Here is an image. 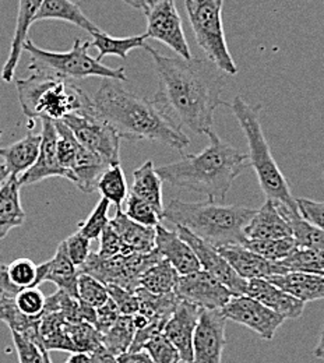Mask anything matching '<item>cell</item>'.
<instances>
[{
    "label": "cell",
    "instance_id": "22",
    "mask_svg": "<svg viewBox=\"0 0 324 363\" xmlns=\"http://www.w3.org/2000/svg\"><path fill=\"white\" fill-rule=\"evenodd\" d=\"M44 0H18V11L16 20V30L11 40L9 57L1 69L0 77L4 83H11L16 69L18 66L24 44L28 40L30 27L35 23V17Z\"/></svg>",
    "mask_w": 324,
    "mask_h": 363
},
{
    "label": "cell",
    "instance_id": "11",
    "mask_svg": "<svg viewBox=\"0 0 324 363\" xmlns=\"http://www.w3.org/2000/svg\"><path fill=\"white\" fill-rule=\"evenodd\" d=\"M77 141L109 167L121 165V137L95 111L74 113L62 121Z\"/></svg>",
    "mask_w": 324,
    "mask_h": 363
},
{
    "label": "cell",
    "instance_id": "1",
    "mask_svg": "<svg viewBox=\"0 0 324 363\" xmlns=\"http://www.w3.org/2000/svg\"><path fill=\"white\" fill-rule=\"evenodd\" d=\"M144 49L151 55L158 77V91L152 99L179 129L186 126L197 135L211 130L216 109L230 106L221 99L225 86L223 72L208 59L185 60L164 56L152 46Z\"/></svg>",
    "mask_w": 324,
    "mask_h": 363
},
{
    "label": "cell",
    "instance_id": "28",
    "mask_svg": "<svg viewBox=\"0 0 324 363\" xmlns=\"http://www.w3.org/2000/svg\"><path fill=\"white\" fill-rule=\"evenodd\" d=\"M21 187L18 178L11 175L0 186V239L26 223V211L20 199Z\"/></svg>",
    "mask_w": 324,
    "mask_h": 363
},
{
    "label": "cell",
    "instance_id": "7",
    "mask_svg": "<svg viewBox=\"0 0 324 363\" xmlns=\"http://www.w3.org/2000/svg\"><path fill=\"white\" fill-rule=\"evenodd\" d=\"M90 41L74 40L73 46L67 52H50L35 45L30 38L24 44V50L30 53L28 70L33 73L49 74L59 79L76 82L87 77L111 79L116 82H126L123 67L112 69L102 65L96 57L89 55Z\"/></svg>",
    "mask_w": 324,
    "mask_h": 363
},
{
    "label": "cell",
    "instance_id": "47",
    "mask_svg": "<svg viewBox=\"0 0 324 363\" xmlns=\"http://www.w3.org/2000/svg\"><path fill=\"white\" fill-rule=\"evenodd\" d=\"M125 214L135 223L144 227H157L160 225L161 217L157 211L144 200L130 193L126 199V211Z\"/></svg>",
    "mask_w": 324,
    "mask_h": 363
},
{
    "label": "cell",
    "instance_id": "52",
    "mask_svg": "<svg viewBox=\"0 0 324 363\" xmlns=\"http://www.w3.org/2000/svg\"><path fill=\"white\" fill-rule=\"evenodd\" d=\"M301 217L313 227L324 230V201H313L309 199L296 200Z\"/></svg>",
    "mask_w": 324,
    "mask_h": 363
},
{
    "label": "cell",
    "instance_id": "3",
    "mask_svg": "<svg viewBox=\"0 0 324 363\" xmlns=\"http://www.w3.org/2000/svg\"><path fill=\"white\" fill-rule=\"evenodd\" d=\"M208 147L200 154H182V160L157 168L162 182L174 187L203 193L210 200L224 201L232 183L250 168L249 155L224 141L213 129L206 133Z\"/></svg>",
    "mask_w": 324,
    "mask_h": 363
},
{
    "label": "cell",
    "instance_id": "34",
    "mask_svg": "<svg viewBox=\"0 0 324 363\" xmlns=\"http://www.w3.org/2000/svg\"><path fill=\"white\" fill-rule=\"evenodd\" d=\"M179 277V272L172 267V264L162 259L141 275L140 288L155 295L174 294Z\"/></svg>",
    "mask_w": 324,
    "mask_h": 363
},
{
    "label": "cell",
    "instance_id": "59",
    "mask_svg": "<svg viewBox=\"0 0 324 363\" xmlns=\"http://www.w3.org/2000/svg\"><path fill=\"white\" fill-rule=\"evenodd\" d=\"M9 177H10V172H9L7 167L4 164H0V186L7 181Z\"/></svg>",
    "mask_w": 324,
    "mask_h": 363
},
{
    "label": "cell",
    "instance_id": "16",
    "mask_svg": "<svg viewBox=\"0 0 324 363\" xmlns=\"http://www.w3.org/2000/svg\"><path fill=\"white\" fill-rule=\"evenodd\" d=\"M177 232L193 249L201 270L211 274L214 278L223 282L231 291L233 296H242L246 294L247 281L233 272L228 262L220 255V252L214 246L197 238L186 228L177 227Z\"/></svg>",
    "mask_w": 324,
    "mask_h": 363
},
{
    "label": "cell",
    "instance_id": "56",
    "mask_svg": "<svg viewBox=\"0 0 324 363\" xmlns=\"http://www.w3.org/2000/svg\"><path fill=\"white\" fill-rule=\"evenodd\" d=\"M65 363H94L91 352H73Z\"/></svg>",
    "mask_w": 324,
    "mask_h": 363
},
{
    "label": "cell",
    "instance_id": "55",
    "mask_svg": "<svg viewBox=\"0 0 324 363\" xmlns=\"http://www.w3.org/2000/svg\"><path fill=\"white\" fill-rule=\"evenodd\" d=\"M91 355H93L94 363H118L116 357H113L104 345L93 351Z\"/></svg>",
    "mask_w": 324,
    "mask_h": 363
},
{
    "label": "cell",
    "instance_id": "9",
    "mask_svg": "<svg viewBox=\"0 0 324 363\" xmlns=\"http://www.w3.org/2000/svg\"><path fill=\"white\" fill-rule=\"evenodd\" d=\"M162 259L164 257L157 249L150 253H133L129 256L119 255L111 259H102L91 252L79 272L91 275L104 285H118L136 292L140 288L141 275Z\"/></svg>",
    "mask_w": 324,
    "mask_h": 363
},
{
    "label": "cell",
    "instance_id": "39",
    "mask_svg": "<svg viewBox=\"0 0 324 363\" xmlns=\"http://www.w3.org/2000/svg\"><path fill=\"white\" fill-rule=\"evenodd\" d=\"M279 264L288 272H308L324 277V252L298 246L292 255L281 260Z\"/></svg>",
    "mask_w": 324,
    "mask_h": 363
},
{
    "label": "cell",
    "instance_id": "13",
    "mask_svg": "<svg viewBox=\"0 0 324 363\" xmlns=\"http://www.w3.org/2000/svg\"><path fill=\"white\" fill-rule=\"evenodd\" d=\"M175 295L200 309H223L231 301L232 292L211 274L199 270L181 275Z\"/></svg>",
    "mask_w": 324,
    "mask_h": 363
},
{
    "label": "cell",
    "instance_id": "40",
    "mask_svg": "<svg viewBox=\"0 0 324 363\" xmlns=\"http://www.w3.org/2000/svg\"><path fill=\"white\" fill-rule=\"evenodd\" d=\"M243 246L270 262H281L286 259L298 247L294 236L282 238V239H270V240L246 239Z\"/></svg>",
    "mask_w": 324,
    "mask_h": 363
},
{
    "label": "cell",
    "instance_id": "51",
    "mask_svg": "<svg viewBox=\"0 0 324 363\" xmlns=\"http://www.w3.org/2000/svg\"><path fill=\"white\" fill-rule=\"evenodd\" d=\"M13 344L20 363H44V348L34 341L11 331Z\"/></svg>",
    "mask_w": 324,
    "mask_h": 363
},
{
    "label": "cell",
    "instance_id": "20",
    "mask_svg": "<svg viewBox=\"0 0 324 363\" xmlns=\"http://www.w3.org/2000/svg\"><path fill=\"white\" fill-rule=\"evenodd\" d=\"M217 250L228 262L233 272L246 281L256 278L267 279L272 275H281L288 272L285 267L279 264V262L266 260L264 257L256 255L243 245L221 246L217 247Z\"/></svg>",
    "mask_w": 324,
    "mask_h": 363
},
{
    "label": "cell",
    "instance_id": "58",
    "mask_svg": "<svg viewBox=\"0 0 324 363\" xmlns=\"http://www.w3.org/2000/svg\"><path fill=\"white\" fill-rule=\"evenodd\" d=\"M125 3H128L129 6L135 7V9H140V10H144V7L147 6V3L150 0H123Z\"/></svg>",
    "mask_w": 324,
    "mask_h": 363
},
{
    "label": "cell",
    "instance_id": "25",
    "mask_svg": "<svg viewBox=\"0 0 324 363\" xmlns=\"http://www.w3.org/2000/svg\"><path fill=\"white\" fill-rule=\"evenodd\" d=\"M267 281L303 303L324 299L323 275L289 272L281 275H272Z\"/></svg>",
    "mask_w": 324,
    "mask_h": 363
},
{
    "label": "cell",
    "instance_id": "19",
    "mask_svg": "<svg viewBox=\"0 0 324 363\" xmlns=\"http://www.w3.org/2000/svg\"><path fill=\"white\" fill-rule=\"evenodd\" d=\"M201 309L181 301L164 327L165 337L178 350L182 362H193V337Z\"/></svg>",
    "mask_w": 324,
    "mask_h": 363
},
{
    "label": "cell",
    "instance_id": "50",
    "mask_svg": "<svg viewBox=\"0 0 324 363\" xmlns=\"http://www.w3.org/2000/svg\"><path fill=\"white\" fill-rule=\"evenodd\" d=\"M106 289L109 298L115 302L121 315L135 316L136 313H139V298L136 292L128 291L118 285H106Z\"/></svg>",
    "mask_w": 324,
    "mask_h": 363
},
{
    "label": "cell",
    "instance_id": "17",
    "mask_svg": "<svg viewBox=\"0 0 324 363\" xmlns=\"http://www.w3.org/2000/svg\"><path fill=\"white\" fill-rule=\"evenodd\" d=\"M43 121V133H41V148L37 162L23 174L18 181L21 186L35 184L45 181L48 178H65L73 182V177L67 172L59 162L57 158V132L55 122L50 119Z\"/></svg>",
    "mask_w": 324,
    "mask_h": 363
},
{
    "label": "cell",
    "instance_id": "18",
    "mask_svg": "<svg viewBox=\"0 0 324 363\" xmlns=\"http://www.w3.org/2000/svg\"><path fill=\"white\" fill-rule=\"evenodd\" d=\"M289 210L273 200H266L260 210L256 211L252 221L245 228L246 239L270 240L294 236L289 224Z\"/></svg>",
    "mask_w": 324,
    "mask_h": 363
},
{
    "label": "cell",
    "instance_id": "43",
    "mask_svg": "<svg viewBox=\"0 0 324 363\" xmlns=\"http://www.w3.org/2000/svg\"><path fill=\"white\" fill-rule=\"evenodd\" d=\"M77 299L90 308L98 309L109 299L106 285L91 275L80 274L77 282Z\"/></svg>",
    "mask_w": 324,
    "mask_h": 363
},
{
    "label": "cell",
    "instance_id": "32",
    "mask_svg": "<svg viewBox=\"0 0 324 363\" xmlns=\"http://www.w3.org/2000/svg\"><path fill=\"white\" fill-rule=\"evenodd\" d=\"M108 168L109 165L106 162H104L98 155H95L80 144L74 165L72 168V174L74 178L73 183L83 193H93L96 190V184L101 177Z\"/></svg>",
    "mask_w": 324,
    "mask_h": 363
},
{
    "label": "cell",
    "instance_id": "46",
    "mask_svg": "<svg viewBox=\"0 0 324 363\" xmlns=\"http://www.w3.org/2000/svg\"><path fill=\"white\" fill-rule=\"evenodd\" d=\"M18 311L28 318H43L45 313L47 296L38 288H27L14 296Z\"/></svg>",
    "mask_w": 324,
    "mask_h": 363
},
{
    "label": "cell",
    "instance_id": "24",
    "mask_svg": "<svg viewBox=\"0 0 324 363\" xmlns=\"http://www.w3.org/2000/svg\"><path fill=\"white\" fill-rule=\"evenodd\" d=\"M38 285V266L33 260L20 257L9 264H0V295L14 298L20 291Z\"/></svg>",
    "mask_w": 324,
    "mask_h": 363
},
{
    "label": "cell",
    "instance_id": "42",
    "mask_svg": "<svg viewBox=\"0 0 324 363\" xmlns=\"http://www.w3.org/2000/svg\"><path fill=\"white\" fill-rule=\"evenodd\" d=\"M57 132V158L60 165L72 174V168L74 165L77 151L80 148V143L73 135V132L62 122V121H53ZM73 177V174H72ZM74 182V178H73Z\"/></svg>",
    "mask_w": 324,
    "mask_h": 363
},
{
    "label": "cell",
    "instance_id": "31",
    "mask_svg": "<svg viewBox=\"0 0 324 363\" xmlns=\"http://www.w3.org/2000/svg\"><path fill=\"white\" fill-rule=\"evenodd\" d=\"M130 193L148 203L162 220V181L158 177L152 161L144 162L133 172V184L130 187Z\"/></svg>",
    "mask_w": 324,
    "mask_h": 363
},
{
    "label": "cell",
    "instance_id": "36",
    "mask_svg": "<svg viewBox=\"0 0 324 363\" xmlns=\"http://www.w3.org/2000/svg\"><path fill=\"white\" fill-rule=\"evenodd\" d=\"M93 41L90 43L91 48H95L98 50L96 60L101 62L102 57L112 55V56H119L121 59H126L129 52H132L136 48H144L147 45L145 40L148 38L147 34H141L136 37H126V38H115L108 35L104 31L95 33L91 35Z\"/></svg>",
    "mask_w": 324,
    "mask_h": 363
},
{
    "label": "cell",
    "instance_id": "23",
    "mask_svg": "<svg viewBox=\"0 0 324 363\" xmlns=\"http://www.w3.org/2000/svg\"><path fill=\"white\" fill-rule=\"evenodd\" d=\"M155 230V249L167 262L172 264L179 275H187L201 270L193 249L178 235L177 230H169L162 225H157Z\"/></svg>",
    "mask_w": 324,
    "mask_h": 363
},
{
    "label": "cell",
    "instance_id": "26",
    "mask_svg": "<svg viewBox=\"0 0 324 363\" xmlns=\"http://www.w3.org/2000/svg\"><path fill=\"white\" fill-rule=\"evenodd\" d=\"M109 225L116 230L130 253H150L155 250V228L140 225L122 210H116Z\"/></svg>",
    "mask_w": 324,
    "mask_h": 363
},
{
    "label": "cell",
    "instance_id": "4",
    "mask_svg": "<svg viewBox=\"0 0 324 363\" xmlns=\"http://www.w3.org/2000/svg\"><path fill=\"white\" fill-rule=\"evenodd\" d=\"M256 211L242 206L220 204L210 199L194 203L174 199L164 207L162 220L172 223L175 227L189 229L217 249L228 245H243L246 242L245 228Z\"/></svg>",
    "mask_w": 324,
    "mask_h": 363
},
{
    "label": "cell",
    "instance_id": "27",
    "mask_svg": "<svg viewBox=\"0 0 324 363\" xmlns=\"http://www.w3.org/2000/svg\"><path fill=\"white\" fill-rule=\"evenodd\" d=\"M41 140V135L28 133L14 144L0 148V157L4 160V165L11 177L20 178L37 162Z\"/></svg>",
    "mask_w": 324,
    "mask_h": 363
},
{
    "label": "cell",
    "instance_id": "2",
    "mask_svg": "<svg viewBox=\"0 0 324 363\" xmlns=\"http://www.w3.org/2000/svg\"><path fill=\"white\" fill-rule=\"evenodd\" d=\"M122 82L104 79L91 96L95 113L121 138L147 140L175 148L184 154L190 140L162 108L151 98L135 95L123 89Z\"/></svg>",
    "mask_w": 324,
    "mask_h": 363
},
{
    "label": "cell",
    "instance_id": "14",
    "mask_svg": "<svg viewBox=\"0 0 324 363\" xmlns=\"http://www.w3.org/2000/svg\"><path fill=\"white\" fill-rule=\"evenodd\" d=\"M227 318L221 309H201L193 337V362L223 363Z\"/></svg>",
    "mask_w": 324,
    "mask_h": 363
},
{
    "label": "cell",
    "instance_id": "61",
    "mask_svg": "<svg viewBox=\"0 0 324 363\" xmlns=\"http://www.w3.org/2000/svg\"><path fill=\"white\" fill-rule=\"evenodd\" d=\"M1 135H3V132H1V130H0V137H1Z\"/></svg>",
    "mask_w": 324,
    "mask_h": 363
},
{
    "label": "cell",
    "instance_id": "41",
    "mask_svg": "<svg viewBox=\"0 0 324 363\" xmlns=\"http://www.w3.org/2000/svg\"><path fill=\"white\" fill-rule=\"evenodd\" d=\"M289 224L299 247H309L324 252V230L305 221L299 213H289Z\"/></svg>",
    "mask_w": 324,
    "mask_h": 363
},
{
    "label": "cell",
    "instance_id": "30",
    "mask_svg": "<svg viewBox=\"0 0 324 363\" xmlns=\"http://www.w3.org/2000/svg\"><path fill=\"white\" fill-rule=\"evenodd\" d=\"M47 274L45 281L53 282L59 291L66 292L72 298L77 299V282H79V269L72 263L65 242L57 246L55 256L45 262Z\"/></svg>",
    "mask_w": 324,
    "mask_h": 363
},
{
    "label": "cell",
    "instance_id": "49",
    "mask_svg": "<svg viewBox=\"0 0 324 363\" xmlns=\"http://www.w3.org/2000/svg\"><path fill=\"white\" fill-rule=\"evenodd\" d=\"M67 255L72 260V263L80 269L86 260L89 259L90 253H91V245H90V239H87L80 230L74 232L73 235H70L67 239L63 240Z\"/></svg>",
    "mask_w": 324,
    "mask_h": 363
},
{
    "label": "cell",
    "instance_id": "48",
    "mask_svg": "<svg viewBox=\"0 0 324 363\" xmlns=\"http://www.w3.org/2000/svg\"><path fill=\"white\" fill-rule=\"evenodd\" d=\"M98 240H99V249H98L96 255L102 259H111V257H115L119 255H123V256L133 255L128 250V247L122 242L121 236L111 225H108L102 230Z\"/></svg>",
    "mask_w": 324,
    "mask_h": 363
},
{
    "label": "cell",
    "instance_id": "53",
    "mask_svg": "<svg viewBox=\"0 0 324 363\" xmlns=\"http://www.w3.org/2000/svg\"><path fill=\"white\" fill-rule=\"evenodd\" d=\"M121 318V312L115 302L109 298L101 308L96 309V321H95V328L104 335L108 333L112 325Z\"/></svg>",
    "mask_w": 324,
    "mask_h": 363
},
{
    "label": "cell",
    "instance_id": "21",
    "mask_svg": "<svg viewBox=\"0 0 324 363\" xmlns=\"http://www.w3.org/2000/svg\"><path fill=\"white\" fill-rule=\"evenodd\" d=\"M245 295L259 301L284 320H296L303 315L305 311V303L302 301L279 289L264 278L249 279Z\"/></svg>",
    "mask_w": 324,
    "mask_h": 363
},
{
    "label": "cell",
    "instance_id": "57",
    "mask_svg": "<svg viewBox=\"0 0 324 363\" xmlns=\"http://www.w3.org/2000/svg\"><path fill=\"white\" fill-rule=\"evenodd\" d=\"M313 355H315V358L324 361V327L322 334H320V338H319V342H318L316 348L313 350Z\"/></svg>",
    "mask_w": 324,
    "mask_h": 363
},
{
    "label": "cell",
    "instance_id": "35",
    "mask_svg": "<svg viewBox=\"0 0 324 363\" xmlns=\"http://www.w3.org/2000/svg\"><path fill=\"white\" fill-rule=\"evenodd\" d=\"M136 295L139 298L140 315L145 316L150 321H168L181 302L175 292L155 295L144 288H139Z\"/></svg>",
    "mask_w": 324,
    "mask_h": 363
},
{
    "label": "cell",
    "instance_id": "44",
    "mask_svg": "<svg viewBox=\"0 0 324 363\" xmlns=\"http://www.w3.org/2000/svg\"><path fill=\"white\" fill-rule=\"evenodd\" d=\"M109 207L111 203L106 199H99L96 206L94 207L93 213L87 217L84 223L79 224V230L90 240H98L102 230L109 225Z\"/></svg>",
    "mask_w": 324,
    "mask_h": 363
},
{
    "label": "cell",
    "instance_id": "62",
    "mask_svg": "<svg viewBox=\"0 0 324 363\" xmlns=\"http://www.w3.org/2000/svg\"><path fill=\"white\" fill-rule=\"evenodd\" d=\"M323 178H324V174H323Z\"/></svg>",
    "mask_w": 324,
    "mask_h": 363
},
{
    "label": "cell",
    "instance_id": "10",
    "mask_svg": "<svg viewBox=\"0 0 324 363\" xmlns=\"http://www.w3.org/2000/svg\"><path fill=\"white\" fill-rule=\"evenodd\" d=\"M41 344L47 351L93 352L102 347V334L89 323H70L60 312L44 313L40 327Z\"/></svg>",
    "mask_w": 324,
    "mask_h": 363
},
{
    "label": "cell",
    "instance_id": "12",
    "mask_svg": "<svg viewBox=\"0 0 324 363\" xmlns=\"http://www.w3.org/2000/svg\"><path fill=\"white\" fill-rule=\"evenodd\" d=\"M143 11L147 20V37L169 46L179 57L190 60L191 53L175 0H150Z\"/></svg>",
    "mask_w": 324,
    "mask_h": 363
},
{
    "label": "cell",
    "instance_id": "15",
    "mask_svg": "<svg viewBox=\"0 0 324 363\" xmlns=\"http://www.w3.org/2000/svg\"><path fill=\"white\" fill-rule=\"evenodd\" d=\"M221 312L227 320L247 327L266 341L274 338L278 328L284 323V318L277 313L247 295L232 296Z\"/></svg>",
    "mask_w": 324,
    "mask_h": 363
},
{
    "label": "cell",
    "instance_id": "29",
    "mask_svg": "<svg viewBox=\"0 0 324 363\" xmlns=\"http://www.w3.org/2000/svg\"><path fill=\"white\" fill-rule=\"evenodd\" d=\"M41 20H62L87 31L90 35L102 31L72 0H44L35 17V21Z\"/></svg>",
    "mask_w": 324,
    "mask_h": 363
},
{
    "label": "cell",
    "instance_id": "5",
    "mask_svg": "<svg viewBox=\"0 0 324 363\" xmlns=\"http://www.w3.org/2000/svg\"><path fill=\"white\" fill-rule=\"evenodd\" d=\"M230 108L247 140L249 164L253 167L259 184L267 200L285 206L291 213H299L296 200L292 196L289 183L278 168L272 154L269 141L262 126V105H249L240 95H236Z\"/></svg>",
    "mask_w": 324,
    "mask_h": 363
},
{
    "label": "cell",
    "instance_id": "37",
    "mask_svg": "<svg viewBox=\"0 0 324 363\" xmlns=\"http://www.w3.org/2000/svg\"><path fill=\"white\" fill-rule=\"evenodd\" d=\"M136 328L133 324V316L121 315L112 328L102 335V345L113 355L119 357L128 352L133 344Z\"/></svg>",
    "mask_w": 324,
    "mask_h": 363
},
{
    "label": "cell",
    "instance_id": "38",
    "mask_svg": "<svg viewBox=\"0 0 324 363\" xmlns=\"http://www.w3.org/2000/svg\"><path fill=\"white\" fill-rule=\"evenodd\" d=\"M96 190L106 199L111 204L116 207V210H122L123 201L128 199V184L125 172L121 165L109 167L96 184Z\"/></svg>",
    "mask_w": 324,
    "mask_h": 363
},
{
    "label": "cell",
    "instance_id": "54",
    "mask_svg": "<svg viewBox=\"0 0 324 363\" xmlns=\"http://www.w3.org/2000/svg\"><path fill=\"white\" fill-rule=\"evenodd\" d=\"M118 363H154L151 357L144 351H128L119 357H116Z\"/></svg>",
    "mask_w": 324,
    "mask_h": 363
},
{
    "label": "cell",
    "instance_id": "60",
    "mask_svg": "<svg viewBox=\"0 0 324 363\" xmlns=\"http://www.w3.org/2000/svg\"><path fill=\"white\" fill-rule=\"evenodd\" d=\"M44 363H52V359H50V355H49V351H44Z\"/></svg>",
    "mask_w": 324,
    "mask_h": 363
},
{
    "label": "cell",
    "instance_id": "45",
    "mask_svg": "<svg viewBox=\"0 0 324 363\" xmlns=\"http://www.w3.org/2000/svg\"><path fill=\"white\" fill-rule=\"evenodd\" d=\"M143 350L151 357L154 363H179L181 355L172 342L165 337L164 333H160L150 338Z\"/></svg>",
    "mask_w": 324,
    "mask_h": 363
},
{
    "label": "cell",
    "instance_id": "6",
    "mask_svg": "<svg viewBox=\"0 0 324 363\" xmlns=\"http://www.w3.org/2000/svg\"><path fill=\"white\" fill-rule=\"evenodd\" d=\"M23 113L30 119L63 121L74 113L93 111L91 98L76 82L33 73L14 82Z\"/></svg>",
    "mask_w": 324,
    "mask_h": 363
},
{
    "label": "cell",
    "instance_id": "33",
    "mask_svg": "<svg viewBox=\"0 0 324 363\" xmlns=\"http://www.w3.org/2000/svg\"><path fill=\"white\" fill-rule=\"evenodd\" d=\"M43 318L24 316L18 311V308L14 302V298L0 295V321L6 323L13 333H17V334L34 341L41 348H43V344H41L40 327H41Z\"/></svg>",
    "mask_w": 324,
    "mask_h": 363
},
{
    "label": "cell",
    "instance_id": "8",
    "mask_svg": "<svg viewBox=\"0 0 324 363\" xmlns=\"http://www.w3.org/2000/svg\"><path fill=\"white\" fill-rule=\"evenodd\" d=\"M186 13L197 45L223 73L233 76L238 66L227 45L223 24V0H185Z\"/></svg>",
    "mask_w": 324,
    "mask_h": 363
}]
</instances>
